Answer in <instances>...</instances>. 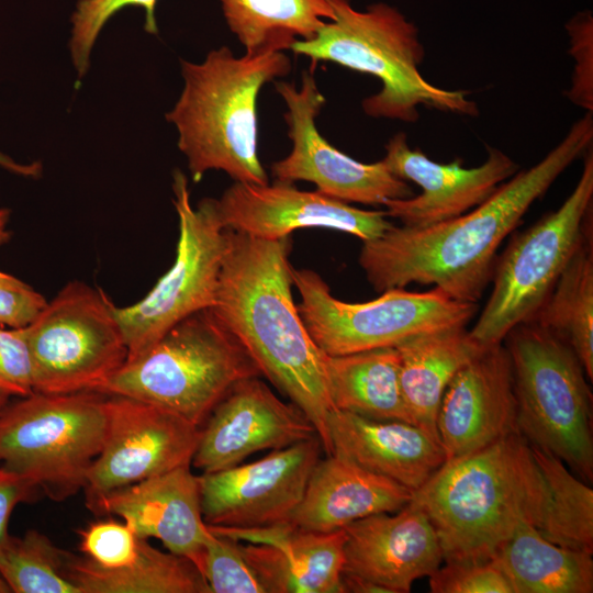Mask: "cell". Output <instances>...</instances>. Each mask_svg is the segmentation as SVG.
<instances>
[{
	"mask_svg": "<svg viewBox=\"0 0 593 593\" xmlns=\"http://www.w3.org/2000/svg\"><path fill=\"white\" fill-rule=\"evenodd\" d=\"M108 395L34 392L0 412V463L61 501L87 482L102 450Z\"/></svg>",
	"mask_w": 593,
	"mask_h": 593,
	"instance_id": "obj_8",
	"label": "cell"
},
{
	"mask_svg": "<svg viewBox=\"0 0 593 593\" xmlns=\"http://www.w3.org/2000/svg\"><path fill=\"white\" fill-rule=\"evenodd\" d=\"M329 455L388 478L412 492L446 461L439 439L402 421H378L331 410L326 421Z\"/></svg>",
	"mask_w": 593,
	"mask_h": 593,
	"instance_id": "obj_23",
	"label": "cell"
},
{
	"mask_svg": "<svg viewBox=\"0 0 593 593\" xmlns=\"http://www.w3.org/2000/svg\"><path fill=\"white\" fill-rule=\"evenodd\" d=\"M180 63L184 87L166 120L177 127L193 181L222 170L237 182L268 183L257 150V98L290 72V58L282 52L236 57L223 46L200 64Z\"/></svg>",
	"mask_w": 593,
	"mask_h": 593,
	"instance_id": "obj_4",
	"label": "cell"
},
{
	"mask_svg": "<svg viewBox=\"0 0 593 593\" xmlns=\"http://www.w3.org/2000/svg\"><path fill=\"white\" fill-rule=\"evenodd\" d=\"M0 392L19 398L34 393L26 327H0Z\"/></svg>",
	"mask_w": 593,
	"mask_h": 593,
	"instance_id": "obj_37",
	"label": "cell"
},
{
	"mask_svg": "<svg viewBox=\"0 0 593 593\" xmlns=\"http://www.w3.org/2000/svg\"><path fill=\"white\" fill-rule=\"evenodd\" d=\"M315 436L313 424L296 405L279 399L260 377H249L236 382L201 425L191 466L201 473L215 472L258 451Z\"/></svg>",
	"mask_w": 593,
	"mask_h": 593,
	"instance_id": "obj_17",
	"label": "cell"
},
{
	"mask_svg": "<svg viewBox=\"0 0 593 593\" xmlns=\"http://www.w3.org/2000/svg\"><path fill=\"white\" fill-rule=\"evenodd\" d=\"M532 449L549 489L550 500L539 527L547 540L593 552V490L555 455Z\"/></svg>",
	"mask_w": 593,
	"mask_h": 593,
	"instance_id": "obj_31",
	"label": "cell"
},
{
	"mask_svg": "<svg viewBox=\"0 0 593 593\" xmlns=\"http://www.w3.org/2000/svg\"><path fill=\"white\" fill-rule=\"evenodd\" d=\"M115 306L101 290L72 280L26 326L34 392L98 391L127 360Z\"/></svg>",
	"mask_w": 593,
	"mask_h": 593,
	"instance_id": "obj_11",
	"label": "cell"
},
{
	"mask_svg": "<svg viewBox=\"0 0 593 593\" xmlns=\"http://www.w3.org/2000/svg\"><path fill=\"white\" fill-rule=\"evenodd\" d=\"M291 237L267 239L231 231L210 309L266 377L311 421L329 455L326 421L333 410L325 357L293 301Z\"/></svg>",
	"mask_w": 593,
	"mask_h": 593,
	"instance_id": "obj_2",
	"label": "cell"
},
{
	"mask_svg": "<svg viewBox=\"0 0 593 593\" xmlns=\"http://www.w3.org/2000/svg\"><path fill=\"white\" fill-rule=\"evenodd\" d=\"M209 528L240 541L266 593H343L344 528L310 532L290 521L258 528Z\"/></svg>",
	"mask_w": 593,
	"mask_h": 593,
	"instance_id": "obj_21",
	"label": "cell"
},
{
	"mask_svg": "<svg viewBox=\"0 0 593 593\" xmlns=\"http://www.w3.org/2000/svg\"><path fill=\"white\" fill-rule=\"evenodd\" d=\"M343 573L369 580L387 593H407L429 577L443 558L437 533L427 514L410 501L394 513H378L344 527Z\"/></svg>",
	"mask_w": 593,
	"mask_h": 593,
	"instance_id": "obj_20",
	"label": "cell"
},
{
	"mask_svg": "<svg viewBox=\"0 0 593 593\" xmlns=\"http://www.w3.org/2000/svg\"><path fill=\"white\" fill-rule=\"evenodd\" d=\"M260 371L212 311L197 312L127 359L97 391L169 410L201 427L238 381Z\"/></svg>",
	"mask_w": 593,
	"mask_h": 593,
	"instance_id": "obj_6",
	"label": "cell"
},
{
	"mask_svg": "<svg viewBox=\"0 0 593 593\" xmlns=\"http://www.w3.org/2000/svg\"><path fill=\"white\" fill-rule=\"evenodd\" d=\"M342 589L343 593H387L380 585L361 577L348 573H342Z\"/></svg>",
	"mask_w": 593,
	"mask_h": 593,
	"instance_id": "obj_41",
	"label": "cell"
},
{
	"mask_svg": "<svg viewBox=\"0 0 593 593\" xmlns=\"http://www.w3.org/2000/svg\"><path fill=\"white\" fill-rule=\"evenodd\" d=\"M88 506L122 517L138 538L160 540L168 551L190 559L200 570L212 533L203 519L199 475L191 466L114 490Z\"/></svg>",
	"mask_w": 593,
	"mask_h": 593,
	"instance_id": "obj_22",
	"label": "cell"
},
{
	"mask_svg": "<svg viewBox=\"0 0 593 593\" xmlns=\"http://www.w3.org/2000/svg\"><path fill=\"white\" fill-rule=\"evenodd\" d=\"M593 111L577 120L540 161L517 171L481 204L426 227L392 226L363 242L358 262L381 293L433 286L449 298L477 303L491 282L497 250L530 205L593 143Z\"/></svg>",
	"mask_w": 593,
	"mask_h": 593,
	"instance_id": "obj_1",
	"label": "cell"
},
{
	"mask_svg": "<svg viewBox=\"0 0 593 593\" xmlns=\"http://www.w3.org/2000/svg\"><path fill=\"white\" fill-rule=\"evenodd\" d=\"M490 560L515 593L593 592L592 553L556 545L533 525L521 526Z\"/></svg>",
	"mask_w": 593,
	"mask_h": 593,
	"instance_id": "obj_27",
	"label": "cell"
},
{
	"mask_svg": "<svg viewBox=\"0 0 593 593\" xmlns=\"http://www.w3.org/2000/svg\"><path fill=\"white\" fill-rule=\"evenodd\" d=\"M38 490L0 463V548L7 540L8 524L14 507L33 499Z\"/></svg>",
	"mask_w": 593,
	"mask_h": 593,
	"instance_id": "obj_40",
	"label": "cell"
},
{
	"mask_svg": "<svg viewBox=\"0 0 593 593\" xmlns=\"http://www.w3.org/2000/svg\"><path fill=\"white\" fill-rule=\"evenodd\" d=\"M332 407L378 421L413 423L402 394L396 347L325 357Z\"/></svg>",
	"mask_w": 593,
	"mask_h": 593,
	"instance_id": "obj_26",
	"label": "cell"
},
{
	"mask_svg": "<svg viewBox=\"0 0 593 593\" xmlns=\"http://www.w3.org/2000/svg\"><path fill=\"white\" fill-rule=\"evenodd\" d=\"M593 153L584 154L581 176L569 197L529 228L515 234L496 257L491 294L471 336L483 347L504 342L530 321L580 245L592 233Z\"/></svg>",
	"mask_w": 593,
	"mask_h": 593,
	"instance_id": "obj_9",
	"label": "cell"
},
{
	"mask_svg": "<svg viewBox=\"0 0 593 593\" xmlns=\"http://www.w3.org/2000/svg\"><path fill=\"white\" fill-rule=\"evenodd\" d=\"M9 398L10 396L7 395L5 393L0 392V412L4 407V405L8 403Z\"/></svg>",
	"mask_w": 593,
	"mask_h": 593,
	"instance_id": "obj_45",
	"label": "cell"
},
{
	"mask_svg": "<svg viewBox=\"0 0 593 593\" xmlns=\"http://www.w3.org/2000/svg\"><path fill=\"white\" fill-rule=\"evenodd\" d=\"M66 575L80 593H211L188 558L164 552L147 539H138L135 559L120 568H104L89 558L69 555Z\"/></svg>",
	"mask_w": 593,
	"mask_h": 593,
	"instance_id": "obj_28",
	"label": "cell"
},
{
	"mask_svg": "<svg viewBox=\"0 0 593 593\" xmlns=\"http://www.w3.org/2000/svg\"><path fill=\"white\" fill-rule=\"evenodd\" d=\"M395 347L400 354L402 394L412 421L439 439L437 415L448 384L486 347L466 327L419 334Z\"/></svg>",
	"mask_w": 593,
	"mask_h": 593,
	"instance_id": "obj_25",
	"label": "cell"
},
{
	"mask_svg": "<svg viewBox=\"0 0 593 593\" xmlns=\"http://www.w3.org/2000/svg\"><path fill=\"white\" fill-rule=\"evenodd\" d=\"M284 101L283 114L292 149L275 161L271 175L277 181H307L316 190L345 203L383 205L387 200L414 195L406 181L390 172L383 160L361 163L338 150L316 127L315 120L326 100L316 85L313 66L303 71L301 87L275 81Z\"/></svg>",
	"mask_w": 593,
	"mask_h": 593,
	"instance_id": "obj_13",
	"label": "cell"
},
{
	"mask_svg": "<svg viewBox=\"0 0 593 593\" xmlns=\"http://www.w3.org/2000/svg\"><path fill=\"white\" fill-rule=\"evenodd\" d=\"M69 553L37 530L8 536L0 548V573L14 593H80L66 575Z\"/></svg>",
	"mask_w": 593,
	"mask_h": 593,
	"instance_id": "obj_32",
	"label": "cell"
},
{
	"mask_svg": "<svg viewBox=\"0 0 593 593\" xmlns=\"http://www.w3.org/2000/svg\"><path fill=\"white\" fill-rule=\"evenodd\" d=\"M301 301L299 314L317 347L328 356L395 347L419 334L466 327L477 303L460 302L441 290L390 289L367 302L336 299L324 279L310 269L292 267Z\"/></svg>",
	"mask_w": 593,
	"mask_h": 593,
	"instance_id": "obj_10",
	"label": "cell"
},
{
	"mask_svg": "<svg viewBox=\"0 0 593 593\" xmlns=\"http://www.w3.org/2000/svg\"><path fill=\"white\" fill-rule=\"evenodd\" d=\"M157 0H79L71 16L70 54L78 80L89 67L90 54L97 37L105 23L125 7H141L145 10V31H158L155 8Z\"/></svg>",
	"mask_w": 593,
	"mask_h": 593,
	"instance_id": "obj_33",
	"label": "cell"
},
{
	"mask_svg": "<svg viewBox=\"0 0 593 593\" xmlns=\"http://www.w3.org/2000/svg\"><path fill=\"white\" fill-rule=\"evenodd\" d=\"M47 303L23 280L0 270V326H29Z\"/></svg>",
	"mask_w": 593,
	"mask_h": 593,
	"instance_id": "obj_38",
	"label": "cell"
},
{
	"mask_svg": "<svg viewBox=\"0 0 593 593\" xmlns=\"http://www.w3.org/2000/svg\"><path fill=\"white\" fill-rule=\"evenodd\" d=\"M428 578L433 593H515L492 560L446 562Z\"/></svg>",
	"mask_w": 593,
	"mask_h": 593,
	"instance_id": "obj_35",
	"label": "cell"
},
{
	"mask_svg": "<svg viewBox=\"0 0 593 593\" xmlns=\"http://www.w3.org/2000/svg\"><path fill=\"white\" fill-rule=\"evenodd\" d=\"M211 533L212 537L205 545L200 567L211 593H266L244 557L240 541L223 534Z\"/></svg>",
	"mask_w": 593,
	"mask_h": 593,
	"instance_id": "obj_34",
	"label": "cell"
},
{
	"mask_svg": "<svg viewBox=\"0 0 593 593\" xmlns=\"http://www.w3.org/2000/svg\"><path fill=\"white\" fill-rule=\"evenodd\" d=\"M323 451L318 436L267 456L199 475L203 519L210 526L258 528L290 521Z\"/></svg>",
	"mask_w": 593,
	"mask_h": 593,
	"instance_id": "obj_15",
	"label": "cell"
},
{
	"mask_svg": "<svg viewBox=\"0 0 593 593\" xmlns=\"http://www.w3.org/2000/svg\"><path fill=\"white\" fill-rule=\"evenodd\" d=\"M411 497L407 488L332 454L314 466L290 522L304 530L329 533L369 515L394 513Z\"/></svg>",
	"mask_w": 593,
	"mask_h": 593,
	"instance_id": "obj_24",
	"label": "cell"
},
{
	"mask_svg": "<svg viewBox=\"0 0 593 593\" xmlns=\"http://www.w3.org/2000/svg\"><path fill=\"white\" fill-rule=\"evenodd\" d=\"M79 535L80 550L101 567H124L137 555L139 538L125 522H96L80 530Z\"/></svg>",
	"mask_w": 593,
	"mask_h": 593,
	"instance_id": "obj_36",
	"label": "cell"
},
{
	"mask_svg": "<svg viewBox=\"0 0 593 593\" xmlns=\"http://www.w3.org/2000/svg\"><path fill=\"white\" fill-rule=\"evenodd\" d=\"M11 589L10 586L8 585L7 581L4 580V578L2 577V574L0 573V593H11Z\"/></svg>",
	"mask_w": 593,
	"mask_h": 593,
	"instance_id": "obj_44",
	"label": "cell"
},
{
	"mask_svg": "<svg viewBox=\"0 0 593 593\" xmlns=\"http://www.w3.org/2000/svg\"><path fill=\"white\" fill-rule=\"evenodd\" d=\"M570 53L575 68L571 78L569 99L577 105L593 111V36L591 21L573 23L569 29Z\"/></svg>",
	"mask_w": 593,
	"mask_h": 593,
	"instance_id": "obj_39",
	"label": "cell"
},
{
	"mask_svg": "<svg viewBox=\"0 0 593 593\" xmlns=\"http://www.w3.org/2000/svg\"><path fill=\"white\" fill-rule=\"evenodd\" d=\"M107 395L105 438L83 488L88 504L114 490L191 466L200 438L199 426L169 410Z\"/></svg>",
	"mask_w": 593,
	"mask_h": 593,
	"instance_id": "obj_14",
	"label": "cell"
},
{
	"mask_svg": "<svg viewBox=\"0 0 593 593\" xmlns=\"http://www.w3.org/2000/svg\"><path fill=\"white\" fill-rule=\"evenodd\" d=\"M172 191L179 235L176 258L152 290L127 306H115L131 359L145 351L183 318L213 306L220 272L231 244L222 226L215 199L190 201L188 179L176 170Z\"/></svg>",
	"mask_w": 593,
	"mask_h": 593,
	"instance_id": "obj_12",
	"label": "cell"
},
{
	"mask_svg": "<svg viewBox=\"0 0 593 593\" xmlns=\"http://www.w3.org/2000/svg\"><path fill=\"white\" fill-rule=\"evenodd\" d=\"M436 425L446 461L518 433L512 365L503 343L486 347L455 374Z\"/></svg>",
	"mask_w": 593,
	"mask_h": 593,
	"instance_id": "obj_19",
	"label": "cell"
},
{
	"mask_svg": "<svg viewBox=\"0 0 593 593\" xmlns=\"http://www.w3.org/2000/svg\"><path fill=\"white\" fill-rule=\"evenodd\" d=\"M0 165L11 171H14L23 176H36L40 174V170H41V166L38 164L20 165L18 163H14L10 158L5 157L1 153H0Z\"/></svg>",
	"mask_w": 593,
	"mask_h": 593,
	"instance_id": "obj_42",
	"label": "cell"
},
{
	"mask_svg": "<svg viewBox=\"0 0 593 593\" xmlns=\"http://www.w3.org/2000/svg\"><path fill=\"white\" fill-rule=\"evenodd\" d=\"M222 226L254 237L277 239L300 228H329L374 239L393 224L383 210H362L317 190L304 191L293 183L256 184L234 181L215 199Z\"/></svg>",
	"mask_w": 593,
	"mask_h": 593,
	"instance_id": "obj_16",
	"label": "cell"
},
{
	"mask_svg": "<svg viewBox=\"0 0 593 593\" xmlns=\"http://www.w3.org/2000/svg\"><path fill=\"white\" fill-rule=\"evenodd\" d=\"M504 340L518 434L558 457L584 482H592V393L577 354L534 322L517 325Z\"/></svg>",
	"mask_w": 593,
	"mask_h": 593,
	"instance_id": "obj_7",
	"label": "cell"
},
{
	"mask_svg": "<svg viewBox=\"0 0 593 593\" xmlns=\"http://www.w3.org/2000/svg\"><path fill=\"white\" fill-rule=\"evenodd\" d=\"M550 494L518 433L445 461L411 501L430 519L446 562L490 560L521 526L541 524Z\"/></svg>",
	"mask_w": 593,
	"mask_h": 593,
	"instance_id": "obj_3",
	"label": "cell"
},
{
	"mask_svg": "<svg viewBox=\"0 0 593 593\" xmlns=\"http://www.w3.org/2000/svg\"><path fill=\"white\" fill-rule=\"evenodd\" d=\"M231 32L247 55L290 49L334 19L327 0H220Z\"/></svg>",
	"mask_w": 593,
	"mask_h": 593,
	"instance_id": "obj_29",
	"label": "cell"
},
{
	"mask_svg": "<svg viewBox=\"0 0 593 593\" xmlns=\"http://www.w3.org/2000/svg\"><path fill=\"white\" fill-rule=\"evenodd\" d=\"M382 160L392 175L422 190L418 195L383 203L388 217L407 227L430 226L470 211L519 169L515 160L494 147H488L485 161L477 167L465 168L458 159L437 163L411 149L403 132L389 139Z\"/></svg>",
	"mask_w": 593,
	"mask_h": 593,
	"instance_id": "obj_18",
	"label": "cell"
},
{
	"mask_svg": "<svg viewBox=\"0 0 593 593\" xmlns=\"http://www.w3.org/2000/svg\"><path fill=\"white\" fill-rule=\"evenodd\" d=\"M327 2L334 19L313 38L296 41L290 49L314 63L332 61L377 77L382 88L361 102L367 115L413 123L419 118V105L478 115V105L469 98V91L446 90L423 77L418 66L425 52L418 31L395 8L374 3L358 11L348 0Z\"/></svg>",
	"mask_w": 593,
	"mask_h": 593,
	"instance_id": "obj_5",
	"label": "cell"
},
{
	"mask_svg": "<svg viewBox=\"0 0 593 593\" xmlns=\"http://www.w3.org/2000/svg\"><path fill=\"white\" fill-rule=\"evenodd\" d=\"M593 242L586 236L528 322L566 342L593 379Z\"/></svg>",
	"mask_w": 593,
	"mask_h": 593,
	"instance_id": "obj_30",
	"label": "cell"
},
{
	"mask_svg": "<svg viewBox=\"0 0 593 593\" xmlns=\"http://www.w3.org/2000/svg\"><path fill=\"white\" fill-rule=\"evenodd\" d=\"M10 210L0 208V247L7 244L11 238V232L8 230Z\"/></svg>",
	"mask_w": 593,
	"mask_h": 593,
	"instance_id": "obj_43",
	"label": "cell"
}]
</instances>
